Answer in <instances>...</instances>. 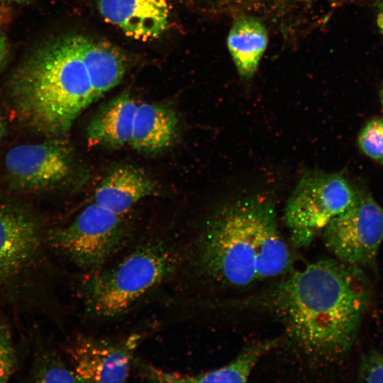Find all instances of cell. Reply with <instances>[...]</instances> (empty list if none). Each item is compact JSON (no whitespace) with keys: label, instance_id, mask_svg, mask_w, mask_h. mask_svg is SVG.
<instances>
[{"label":"cell","instance_id":"ac0fdd59","mask_svg":"<svg viewBox=\"0 0 383 383\" xmlns=\"http://www.w3.org/2000/svg\"><path fill=\"white\" fill-rule=\"evenodd\" d=\"M360 150L368 157L383 166V118L369 120L357 137Z\"/></svg>","mask_w":383,"mask_h":383},{"label":"cell","instance_id":"9c48e42d","mask_svg":"<svg viewBox=\"0 0 383 383\" xmlns=\"http://www.w3.org/2000/svg\"><path fill=\"white\" fill-rule=\"evenodd\" d=\"M142 338L135 333L120 339L78 335L69 353L79 382H125Z\"/></svg>","mask_w":383,"mask_h":383},{"label":"cell","instance_id":"2e32d148","mask_svg":"<svg viewBox=\"0 0 383 383\" xmlns=\"http://www.w3.org/2000/svg\"><path fill=\"white\" fill-rule=\"evenodd\" d=\"M81 51L96 99L116 87L127 67L124 54L114 45L81 35Z\"/></svg>","mask_w":383,"mask_h":383},{"label":"cell","instance_id":"d6986e66","mask_svg":"<svg viewBox=\"0 0 383 383\" xmlns=\"http://www.w3.org/2000/svg\"><path fill=\"white\" fill-rule=\"evenodd\" d=\"M357 378L359 382H383V354L371 350L360 360Z\"/></svg>","mask_w":383,"mask_h":383},{"label":"cell","instance_id":"52a82bcc","mask_svg":"<svg viewBox=\"0 0 383 383\" xmlns=\"http://www.w3.org/2000/svg\"><path fill=\"white\" fill-rule=\"evenodd\" d=\"M122 217L93 202L57 231L53 242L79 267L96 271L123 243L126 230Z\"/></svg>","mask_w":383,"mask_h":383},{"label":"cell","instance_id":"9a60e30c","mask_svg":"<svg viewBox=\"0 0 383 383\" xmlns=\"http://www.w3.org/2000/svg\"><path fill=\"white\" fill-rule=\"evenodd\" d=\"M178 118L173 110L155 103L138 105L131 145L147 153L160 152L169 147L174 139Z\"/></svg>","mask_w":383,"mask_h":383},{"label":"cell","instance_id":"d4e9b609","mask_svg":"<svg viewBox=\"0 0 383 383\" xmlns=\"http://www.w3.org/2000/svg\"><path fill=\"white\" fill-rule=\"evenodd\" d=\"M2 131H3V120L0 113V137L1 135Z\"/></svg>","mask_w":383,"mask_h":383},{"label":"cell","instance_id":"30bf717a","mask_svg":"<svg viewBox=\"0 0 383 383\" xmlns=\"http://www.w3.org/2000/svg\"><path fill=\"white\" fill-rule=\"evenodd\" d=\"M98 8L107 22L138 40L160 37L168 25L167 0H99Z\"/></svg>","mask_w":383,"mask_h":383},{"label":"cell","instance_id":"484cf974","mask_svg":"<svg viewBox=\"0 0 383 383\" xmlns=\"http://www.w3.org/2000/svg\"><path fill=\"white\" fill-rule=\"evenodd\" d=\"M1 14L0 13V22H1Z\"/></svg>","mask_w":383,"mask_h":383},{"label":"cell","instance_id":"7a4b0ae2","mask_svg":"<svg viewBox=\"0 0 383 383\" xmlns=\"http://www.w3.org/2000/svg\"><path fill=\"white\" fill-rule=\"evenodd\" d=\"M199 265L217 282L245 287L277 277L291 256L276 221L272 201L256 196L227 205L207 223Z\"/></svg>","mask_w":383,"mask_h":383},{"label":"cell","instance_id":"603a6c76","mask_svg":"<svg viewBox=\"0 0 383 383\" xmlns=\"http://www.w3.org/2000/svg\"><path fill=\"white\" fill-rule=\"evenodd\" d=\"M4 1L11 2V3H15V4H20L28 3L30 1V0H4Z\"/></svg>","mask_w":383,"mask_h":383},{"label":"cell","instance_id":"cb8c5ba5","mask_svg":"<svg viewBox=\"0 0 383 383\" xmlns=\"http://www.w3.org/2000/svg\"><path fill=\"white\" fill-rule=\"evenodd\" d=\"M380 100H381V104H382V108H383V84L381 87V89H380Z\"/></svg>","mask_w":383,"mask_h":383},{"label":"cell","instance_id":"277c9868","mask_svg":"<svg viewBox=\"0 0 383 383\" xmlns=\"http://www.w3.org/2000/svg\"><path fill=\"white\" fill-rule=\"evenodd\" d=\"M176 252L162 242L140 245L114 265L97 270L86 280L87 311L97 317L116 316L171 275L177 266Z\"/></svg>","mask_w":383,"mask_h":383},{"label":"cell","instance_id":"5b68a950","mask_svg":"<svg viewBox=\"0 0 383 383\" xmlns=\"http://www.w3.org/2000/svg\"><path fill=\"white\" fill-rule=\"evenodd\" d=\"M358 192L340 173L311 172L298 182L284 210L292 243L309 245L335 216L346 210Z\"/></svg>","mask_w":383,"mask_h":383},{"label":"cell","instance_id":"44dd1931","mask_svg":"<svg viewBox=\"0 0 383 383\" xmlns=\"http://www.w3.org/2000/svg\"><path fill=\"white\" fill-rule=\"evenodd\" d=\"M374 3L376 25L379 33L383 35V0H374Z\"/></svg>","mask_w":383,"mask_h":383},{"label":"cell","instance_id":"7402d4cb","mask_svg":"<svg viewBox=\"0 0 383 383\" xmlns=\"http://www.w3.org/2000/svg\"><path fill=\"white\" fill-rule=\"evenodd\" d=\"M9 52L7 38L4 33L0 32V68L4 64Z\"/></svg>","mask_w":383,"mask_h":383},{"label":"cell","instance_id":"ffe728a7","mask_svg":"<svg viewBox=\"0 0 383 383\" xmlns=\"http://www.w3.org/2000/svg\"><path fill=\"white\" fill-rule=\"evenodd\" d=\"M15 368V355L10 338L6 331L0 328V382L11 377Z\"/></svg>","mask_w":383,"mask_h":383},{"label":"cell","instance_id":"3957f363","mask_svg":"<svg viewBox=\"0 0 383 383\" xmlns=\"http://www.w3.org/2000/svg\"><path fill=\"white\" fill-rule=\"evenodd\" d=\"M81 35L55 38L36 49L11 82L18 118L34 131L59 138L96 99L84 62Z\"/></svg>","mask_w":383,"mask_h":383},{"label":"cell","instance_id":"6da1fadb","mask_svg":"<svg viewBox=\"0 0 383 383\" xmlns=\"http://www.w3.org/2000/svg\"><path fill=\"white\" fill-rule=\"evenodd\" d=\"M370 296L369 279L361 267L321 260L281 284L276 305L288 335L301 351L333 357L353 345Z\"/></svg>","mask_w":383,"mask_h":383},{"label":"cell","instance_id":"7c38bea8","mask_svg":"<svg viewBox=\"0 0 383 383\" xmlns=\"http://www.w3.org/2000/svg\"><path fill=\"white\" fill-rule=\"evenodd\" d=\"M156 191L152 180L141 170L121 166L103 179L94 192V202L123 216L137 202Z\"/></svg>","mask_w":383,"mask_h":383},{"label":"cell","instance_id":"5bb4252c","mask_svg":"<svg viewBox=\"0 0 383 383\" xmlns=\"http://www.w3.org/2000/svg\"><path fill=\"white\" fill-rule=\"evenodd\" d=\"M275 344L274 340L253 344L226 365L196 374L163 371L148 365L145 377L148 380L160 382H245L261 357Z\"/></svg>","mask_w":383,"mask_h":383},{"label":"cell","instance_id":"4fadbf2b","mask_svg":"<svg viewBox=\"0 0 383 383\" xmlns=\"http://www.w3.org/2000/svg\"><path fill=\"white\" fill-rule=\"evenodd\" d=\"M137 107L135 99L126 92L104 105L87 126L89 145L119 148L130 144Z\"/></svg>","mask_w":383,"mask_h":383},{"label":"cell","instance_id":"e0dca14e","mask_svg":"<svg viewBox=\"0 0 383 383\" xmlns=\"http://www.w3.org/2000/svg\"><path fill=\"white\" fill-rule=\"evenodd\" d=\"M227 45L239 74L250 79L255 73L266 49L267 30L255 17H239L229 31Z\"/></svg>","mask_w":383,"mask_h":383},{"label":"cell","instance_id":"8fae6325","mask_svg":"<svg viewBox=\"0 0 383 383\" xmlns=\"http://www.w3.org/2000/svg\"><path fill=\"white\" fill-rule=\"evenodd\" d=\"M39 235L38 225L32 216L0 203V276L13 272L28 260Z\"/></svg>","mask_w":383,"mask_h":383},{"label":"cell","instance_id":"ba28073f","mask_svg":"<svg viewBox=\"0 0 383 383\" xmlns=\"http://www.w3.org/2000/svg\"><path fill=\"white\" fill-rule=\"evenodd\" d=\"M58 139L21 144L7 152L6 172L16 188L33 192L45 191L68 179L72 171V155Z\"/></svg>","mask_w":383,"mask_h":383},{"label":"cell","instance_id":"8992f818","mask_svg":"<svg viewBox=\"0 0 383 383\" xmlns=\"http://www.w3.org/2000/svg\"><path fill=\"white\" fill-rule=\"evenodd\" d=\"M323 231L325 245L338 260L373 266L383 240V208L368 192H358L355 201Z\"/></svg>","mask_w":383,"mask_h":383}]
</instances>
